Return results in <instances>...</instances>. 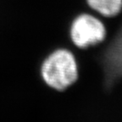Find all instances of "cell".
I'll return each mask as SVG.
<instances>
[{"label": "cell", "instance_id": "cell-1", "mask_svg": "<svg viewBox=\"0 0 122 122\" xmlns=\"http://www.w3.org/2000/svg\"><path fill=\"white\" fill-rule=\"evenodd\" d=\"M46 84L58 91H64L78 79V70L72 53L66 49H59L50 54L41 69Z\"/></svg>", "mask_w": 122, "mask_h": 122}, {"label": "cell", "instance_id": "cell-2", "mask_svg": "<svg viewBox=\"0 0 122 122\" xmlns=\"http://www.w3.org/2000/svg\"><path fill=\"white\" fill-rule=\"evenodd\" d=\"M106 36L103 23L92 15H81L76 18L71 28V37L74 44L80 48L102 42Z\"/></svg>", "mask_w": 122, "mask_h": 122}, {"label": "cell", "instance_id": "cell-3", "mask_svg": "<svg viewBox=\"0 0 122 122\" xmlns=\"http://www.w3.org/2000/svg\"><path fill=\"white\" fill-rule=\"evenodd\" d=\"M87 4L105 17H114L122 10V0H86Z\"/></svg>", "mask_w": 122, "mask_h": 122}]
</instances>
